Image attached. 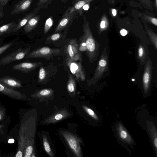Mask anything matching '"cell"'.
<instances>
[{"mask_svg":"<svg viewBox=\"0 0 157 157\" xmlns=\"http://www.w3.org/2000/svg\"><path fill=\"white\" fill-rule=\"evenodd\" d=\"M33 0H21L16 3L11 12L12 15L25 12L29 9Z\"/></svg>","mask_w":157,"mask_h":157,"instance_id":"obj_11","label":"cell"},{"mask_svg":"<svg viewBox=\"0 0 157 157\" xmlns=\"http://www.w3.org/2000/svg\"><path fill=\"white\" fill-rule=\"evenodd\" d=\"M40 10V9L39 8L37 7L33 11L26 14L25 17L20 20L17 24L13 30V32H16L21 28L25 26L32 18Z\"/></svg>","mask_w":157,"mask_h":157,"instance_id":"obj_14","label":"cell"},{"mask_svg":"<svg viewBox=\"0 0 157 157\" xmlns=\"http://www.w3.org/2000/svg\"><path fill=\"white\" fill-rule=\"evenodd\" d=\"M79 45L75 39H71L69 41L66 48L67 58L72 59L80 53L78 50Z\"/></svg>","mask_w":157,"mask_h":157,"instance_id":"obj_13","label":"cell"},{"mask_svg":"<svg viewBox=\"0 0 157 157\" xmlns=\"http://www.w3.org/2000/svg\"><path fill=\"white\" fill-rule=\"evenodd\" d=\"M152 69L151 60L149 58L145 66L142 77L143 87L144 93H147L151 85Z\"/></svg>","mask_w":157,"mask_h":157,"instance_id":"obj_7","label":"cell"},{"mask_svg":"<svg viewBox=\"0 0 157 157\" xmlns=\"http://www.w3.org/2000/svg\"><path fill=\"white\" fill-rule=\"evenodd\" d=\"M8 1L9 0H0V5L2 6H5Z\"/></svg>","mask_w":157,"mask_h":157,"instance_id":"obj_38","label":"cell"},{"mask_svg":"<svg viewBox=\"0 0 157 157\" xmlns=\"http://www.w3.org/2000/svg\"><path fill=\"white\" fill-rule=\"evenodd\" d=\"M53 0H39L36 4L37 7L40 9L46 8L51 3Z\"/></svg>","mask_w":157,"mask_h":157,"instance_id":"obj_26","label":"cell"},{"mask_svg":"<svg viewBox=\"0 0 157 157\" xmlns=\"http://www.w3.org/2000/svg\"><path fill=\"white\" fill-rule=\"evenodd\" d=\"M1 38L0 37V41H1Z\"/></svg>","mask_w":157,"mask_h":157,"instance_id":"obj_44","label":"cell"},{"mask_svg":"<svg viewBox=\"0 0 157 157\" xmlns=\"http://www.w3.org/2000/svg\"><path fill=\"white\" fill-rule=\"evenodd\" d=\"M120 33L122 36H126L128 32L126 30L123 29L121 30Z\"/></svg>","mask_w":157,"mask_h":157,"instance_id":"obj_36","label":"cell"},{"mask_svg":"<svg viewBox=\"0 0 157 157\" xmlns=\"http://www.w3.org/2000/svg\"><path fill=\"white\" fill-rule=\"evenodd\" d=\"M63 117V115L61 114H58L55 116V118L56 120H61Z\"/></svg>","mask_w":157,"mask_h":157,"instance_id":"obj_37","label":"cell"},{"mask_svg":"<svg viewBox=\"0 0 157 157\" xmlns=\"http://www.w3.org/2000/svg\"><path fill=\"white\" fill-rule=\"evenodd\" d=\"M143 18L147 22L156 26H157V19L156 17L146 15H144L143 16Z\"/></svg>","mask_w":157,"mask_h":157,"instance_id":"obj_30","label":"cell"},{"mask_svg":"<svg viewBox=\"0 0 157 157\" xmlns=\"http://www.w3.org/2000/svg\"><path fill=\"white\" fill-rule=\"evenodd\" d=\"M153 7L156 10L157 9V0H154Z\"/></svg>","mask_w":157,"mask_h":157,"instance_id":"obj_41","label":"cell"},{"mask_svg":"<svg viewBox=\"0 0 157 157\" xmlns=\"http://www.w3.org/2000/svg\"><path fill=\"white\" fill-rule=\"evenodd\" d=\"M43 145L45 151L51 156H53L52 152L50 145L46 139H43Z\"/></svg>","mask_w":157,"mask_h":157,"instance_id":"obj_33","label":"cell"},{"mask_svg":"<svg viewBox=\"0 0 157 157\" xmlns=\"http://www.w3.org/2000/svg\"><path fill=\"white\" fill-rule=\"evenodd\" d=\"M0 82L12 89L20 88L22 86L21 82L20 80L9 76L0 77Z\"/></svg>","mask_w":157,"mask_h":157,"instance_id":"obj_12","label":"cell"},{"mask_svg":"<svg viewBox=\"0 0 157 157\" xmlns=\"http://www.w3.org/2000/svg\"><path fill=\"white\" fill-rule=\"evenodd\" d=\"M52 92V90L45 89L40 90L37 94L41 96H46L50 94Z\"/></svg>","mask_w":157,"mask_h":157,"instance_id":"obj_34","label":"cell"},{"mask_svg":"<svg viewBox=\"0 0 157 157\" xmlns=\"http://www.w3.org/2000/svg\"><path fill=\"white\" fill-rule=\"evenodd\" d=\"M43 64V63L40 62H24L14 65L12 67V68L14 70L20 71L23 73H29Z\"/></svg>","mask_w":157,"mask_h":157,"instance_id":"obj_8","label":"cell"},{"mask_svg":"<svg viewBox=\"0 0 157 157\" xmlns=\"http://www.w3.org/2000/svg\"><path fill=\"white\" fill-rule=\"evenodd\" d=\"M49 72L45 67H41L40 68L38 73V82L43 83L48 79L49 75Z\"/></svg>","mask_w":157,"mask_h":157,"instance_id":"obj_21","label":"cell"},{"mask_svg":"<svg viewBox=\"0 0 157 157\" xmlns=\"http://www.w3.org/2000/svg\"><path fill=\"white\" fill-rule=\"evenodd\" d=\"M12 45V43H9L0 47V55L10 48Z\"/></svg>","mask_w":157,"mask_h":157,"instance_id":"obj_35","label":"cell"},{"mask_svg":"<svg viewBox=\"0 0 157 157\" xmlns=\"http://www.w3.org/2000/svg\"><path fill=\"white\" fill-rule=\"evenodd\" d=\"M137 55L141 64H143L146 57V52L145 48L142 44H140L138 46Z\"/></svg>","mask_w":157,"mask_h":157,"instance_id":"obj_23","label":"cell"},{"mask_svg":"<svg viewBox=\"0 0 157 157\" xmlns=\"http://www.w3.org/2000/svg\"><path fill=\"white\" fill-rule=\"evenodd\" d=\"M117 131L120 138L124 142L129 144L133 143L130 136L121 123L118 124Z\"/></svg>","mask_w":157,"mask_h":157,"instance_id":"obj_16","label":"cell"},{"mask_svg":"<svg viewBox=\"0 0 157 157\" xmlns=\"http://www.w3.org/2000/svg\"><path fill=\"white\" fill-rule=\"evenodd\" d=\"M10 121L9 116L0 122V143L4 142L8 136V127Z\"/></svg>","mask_w":157,"mask_h":157,"instance_id":"obj_15","label":"cell"},{"mask_svg":"<svg viewBox=\"0 0 157 157\" xmlns=\"http://www.w3.org/2000/svg\"><path fill=\"white\" fill-rule=\"evenodd\" d=\"M111 13L113 16H115L117 14V11L115 9H111Z\"/></svg>","mask_w":157,"mask_h":157,"instance_id":"obj_39","label":"cell"},{"mask_svg":"<svg viewBox=\"0 0 157 157\" xmlns=\"http://www.w3.org/2000/svg\"><path fill=\"white\" fill-rule=\"evenodd\" d=\"M67 89L68 92L70 93L75 92L76 83L75 80L72 75L69 74L68 79L67 82Z\"/></svg>","mask_w":157,"mask_h":157,"instance_id":"obj_22","label":"cell"},{"mask_svg":"<svg viewBox=\"0 0 157 157\" xmlns=\"http://www.w3.org/2000/svg\"><path fill=\"white\" fill-rule=\"evenodd\" d=\"M4 16L3 11L0 10V18L3 17Z\"/></svg>","mask_w":157,"mask_h":157,"instance_id":"obj_42","label":"cell"},{"mask_svg":"<svg viewBox=\"0 0 157 157\" xmlns=\"http://www.w3.org/2000/svg\"><path fill=\"white\" fill-rule=\"evenodd\" d=\"M60 52V50L59 49L52 48L48 47H43L29 52L24 58H42L49 59L53 56L58 55Z\"/></svg>","mask_w":157,"mask_h":157,"instance_id":"obj_3","label":"cell"},{"mask_svg":"<svg viewBox=\"0 0 157 157\" xmlns=\"http://www.w3.org/2000/svg\"><path fill=\"white\" fill-rule=\"evenodd\" d=\"M147 31L149 38L154 45L156 49H157V36L149 27L147 29Z\"/></svg>","mask_w":157,"mask_h":157,"instance_id":"obj_24","label":"cell"},{"mask_svg":"<svg viewBox=\"0 0 157 157\" xmlns=\"http://www.w3.org/2000/svg\"><path fill=\"white\" fill-rule=\"evenodd\" d=\"M6 114V109L0 102V122L4 121L7 117Z\"/></svg>","mask_w":157,"mask_h":157,"instance_id":"obj_29","label":"cell"},{"mask_svg":"<svg viewBox=\"0 0 157 157\" xmlns=\"http://www.w3.org/2000/svg\"><path fill=\"white\" fill-rule=\"evenodd\" d=\"M40 18V14L36 15L32 18L24 26V32L29 33L32 31L38 25Z\"/></svg>","mask_w":157,"mask_h":157,"instance_id":"obj_17","label":"cell"},{"mask_svg":"<svg viewBox=\"0 0 157 157\" xmlns=\"http://www.w3.org/2000/svg\"><path fill=\"white\" fill-rule=\"evenodd\" d=\"M89 8V5L88 3H87L83 6L82 8H83L85 10H87Z\"/></svg>","mask_w":157,"mask_h":157,"instance_id":"obj_40","label":"cell"},{"mask_svg":"<svg viewBox=\"0 0 157 157\" xmlns=\"http://www.w3.org/2000/svg\"><path fill=\"white\" fill-rule=\"evenodd\" d=\"M143 6L151 11L153 10V5L151 0H140Z\"/></svg>","mask_w":157,"mask_h":157,"instance_id":"obj_31","label":"cell"},{"mask_svg":"<svg viewBox=\"0 0 157 157\" xmlns=\"http://www.w3.org/2000/svg\"><path fill=\"white\" fill-rule=\"evenodd\" d=\"M63 135L69 147L78 157H82L79 143L77 138L70 133H63Z\"/></svg>","mask_w":157,"mask_h":157,"instance_id":"obj_10","label":"cell"},{"mask_svg":"<svg viewBox=\"0 0 157 157\" xmlns=\"http://www.w3.org/2000/svg\"><path fill=\"white\" fill-rule=\"evenodd\" d=\"M82 107L86 113L91 117L96 120L98 121L99 120L98 116L93 110L85 105H82Z\"/></svg>","mask_w":157,"mask_h":157,"instance_id":"obj_28","label":"cell"},{"mask_svg":"<svg viewBox=\"0 0 157 157\" xmlns=\"http://www.w3.org/2000/svg\"><path fill=\"white\" fill-rule=\"evenodd\" d=\"M69 7L63 14L55 31V33L60 32L69 27L76 17V12H69Z\"/></svg>","mask_w":157,"mask_h":157,"instance_id":"obj_6","label":"cell"},{"mask_svg":"<svg viewBox=\"0 0 157 157\" xmlns=\"http://www.w3.org/2000/svg\"><path fill=\"white\" fill-rule=\"evenodd\" d=\"M94 0H77L72 7H69V12L72 13L76 11L77 13L81 11L82 13L83 6Z\"/></svg>","mask_w":157,"mask_h":157,"instance_id":"obj_18","label":"cell"},{"mask_svg":"<svg viewBox=\"0 0 157 157\" xmlns=\"http://www.w3.org/2000/svg\"></svg>","mask_w":157,"mask_h":157,"instance_id":"obj_45","label":"cell"},{"mask_svg":"<svg viewBox=\"0 0 157 157\" xmlns=\"http://www.w3.org/2000/svg\"><path fill=\"white\" fill-rule=\"evenodd\" d=\"M17 24L14 22L5 24L0 27V36L13 32Z\"/></svg>","mask_w":157,"mask_h":157,"instance_id":"obj_20","label":"cell"},{"mask_svg":"<svg viewBox=\"0 0 157 157\" xmlns=\"http://www.w3.org/2000/svg\"><path fill=\"white\" fill-rule=\"evenodd\" d=\"M80 43L79 45L78 50L81 52L86 51L87 48L85 39L83 35L80 38Z\"/></svg>","mask_w":157,"mask_h":157,"instance_id":"obj_32","label":"cell"},{"mask_svg":"<svg viewBox=\"0 0 157 157\" xmlns=\"http://www.w3.org/2000/svg\"><path fill=\"white\" fill-rule=\"evenodd\" d=\"M109 21L106 15L103 14L98 26V33L99 34L106 30L109 27Z\"/></svg>","mask_w":157,"mask_h":157,"instance_id":"obj_19","label":"cell"},{"mask_svg":"<svg viewBox=\"0 0 157 157\" xmlns=\"http://www.w3.org/2000/svg\"><path fill=\"white\" fill-rule=\"evenodd\" d=\"M30 50L29 46L25 48H19L0 59V65H5L21 59L25 58Z\"/></svg>","mask_w":157,"mask_h":157,"instance_id":"obj_5","label":"cell"},{"mask_svg":"<svg viewBox=\"0 0 157 157\" xmlns=\"http://www.w3.org/2000/svg\"><path fill=\"white\" fill-rule=\"evenodd\" d=\"M63 35V34L61 33L56 32L48 36L46 38L45 43L56 41L59 39Z\"/></svg>","mask_w":157,"mask_h":157,"instance_id":"obj_25","label":"cell"},{"mask_svg":"<svg viewBox=\"0 0 157 157\" xmlns=\"http://www.w3.org/2000/svg\"><path fill=\"white\" fill-rule=\"evenodd\" d=\"M0 93L11 98L20 100L27 98L26 97L20 92L9 88L0 82Z\"/></svg>","mask_w":157,"mask_h":157,"instance_id":"obj_9","label":"cell"},{"mask_svg":"<svg viewBox=\"0 0 157 157\" xmlns=\"http://www.w3.org/2000/svg\"><path fill=\"white\" fill-rule=\"evenodd\" d=\"M3 21H0V25L1 24H2L3 22Z\"/></svg>","mask_w":157,"mask_h":157,"instance_id":"obj_43","label":"cell"},{"mask_svg":"<svg viewBox=\"0 0 157 157\" xmlns=\"http://www.w3.org/2000/svg\"><path fill=\"white\" fill-rule=\"evenodd\" d=\"M81 61H73L67 58V64L71 73L78 82L86 79V73L82 65Z\"/></svg>","mask_w":157,"mask_h":157,"instance_id":"obj_4","label":"cell"},{"mask_svg":"<svg viewBox=\"0 0 157 157\" xmlns=\"http://www.w3.org/2000/svg\"><path fill=\"white\" fill-rule=\"evenodd\" d=\"M84 22L82 25V29L84 36L86 44L87 57L91 63L96 61L99 54L100 44L94 38L92 34L90 24L87 20L86 16L83 17Z\"/></svg>","mask_w":157,"mask_h":157,"instance_id":"obj_1","label":"cell"},{"mask_svg":"<svg viewBox=\"0 0 157 157\" xmlns=\"http://www.w3.org/2000/svg\"></svg>","mask_w":157,"mask_h":157,"instance_id":"obj_46","label":"cell"},{"mask_svg":"<svg viewBox=\"0 0 157 157\" xmlns=\"http://www.w3.org/2000/svg\"><path fill=\"white\" fill-rule=\"evenodd\" d=\"M53 18L52 17H49L46 21L44 29V34L46 33L53 25Z\"/></svg>","mask_w":157,"mask_h":157,"instance_id":"obj_27","label":"cell"},{"mask_svg":"<svg viewBox=\"0 0 157 157\" xmlns=\"http://www.w3.org/2000/svg\"><path fill=\"white\" fill-rule=\"evenodd\" d=\"M108 60L106 49L104 48L94 73L93 77L87 81L89 85L95 84L103 76L108 69Z\"/></svg>","mask_w":157,"mask_h":157,"instance_id":"obj_2","label":"cell"}]
</instances>
